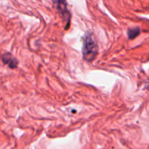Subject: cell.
<instances>
[{
	"label": "cell",
	"mask_w": 149,
	"mask_h": 149,
	"mask_svg": "<svg viewBox=\"0 0 149 149\" xmlns=\"http://www.w3.org/2000/svg\"><path fill=\"white\" fill-rule=\"evenodd\" d=\"M98 52L97 43L93 33L87 32L85 33L83 41L82 55L85 61L91 62L97 56Z\"/></svg>",
	"instance_id": "1"
},
{
	"label": "cell",
	"mask_w": 149,
	"mask_h": 149,
	"mask_svg": "<svg viewBox=\"0 0 149 149\" xmlns=\"http://www.w3.org/2000/svg\"><path fill=\"white\" fill-rule=\"evenodd\" d=\"M140 32H141V30H140L139 28H134V29H129L127 32L128 37L130 39H135V37H137L139 35Z\"/></svg>",
	"instance_id": "4"
},
{
	"label": "cell",
	"mask_w": 149,
	"mask_h": 149,
	"mask_svg": "<svg viewBox=\"0 0 149 149\" xmlns=\"http://www.w3.org/2000/svg\"><path fill=\"white\" fill-rule=\"evenodd\" d=\"M55 3L56 4L57 10L58 13L63 17V20H65L67 23V28L69 27L70 19H71V14L67 7V3L65 0H54Z\"/></svg>",
	"instance_id": "2"
},
{
	"label": "cell",
	"mask_w": 149,
	"mask_h": 149,
	"mask_svg": "<svg viewBox=\"0 0 149 149\" xmlns=\"http://www.w3.org/2000/svg\"><path fill=\"white\" fill-rule=\"evenodd\" d=\"M3 63L11 68H15L17 65V61L10 53H5L2 55Z\"/></svg>",
	"instance_id": "3"
}]
</instances>
